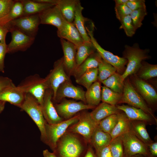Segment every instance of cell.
Listing matches in <instances>:
<instances>
[{"instance_id": "obj_24", "label": "cell", "mask_w": 157, "mask_h": 157, "mask_svg": "<svg viewBox=\"0 0 157 157\" xmlns=\"http://www.w3.org/2000/svg\"><path fill=\"white\" fill-rule=\"evenodd\" d=\"M111 140L110 134L102 131L98 125L91 137L90 142L97 151L109 145Z\"/></svg>"}, {"instance_id": "obj_41", "label": "cell", "mask_w": 157, "mask_h": 157, "mask_svg": "<svg viewBox=\"0 0 157 157\" xmlns=\"http://www.w3.org/2000/svg\"><path fill=\"white\" fill-rule=\"evenodd\" d=\"M14 0H0V24H7L6 19L8 15Z\"/></svg>"}, {"instance_id": "obj_34", "label": "cell", "mask_w": 157, "mask_h": 157, "mask_svg": "<svg viewBox=\"0 0 157 157\" xmlns=\"http://www.w3.org/2000/svg\"><path fill=\"white\" fill-rule=\"evenodd\" d=\"M98 74V67L90 69L76 79V82L87 90L93 83L97 81Z\"/></svg>"}, {"instance_id": "obj_6", "label": "cell", "mask_w": 157, "mask_h": 157, "mask_svg": "<svg viewBox=\"0 0 157 157\" xmlns=\"http://www.w3.org/2000/svg\"><path fill=\"white\" fill-rule=\"evenodd\" d=\"M24 93L33 96L41 106L46 90L49 89L44 78L35 74L28 76L17 86Z\"/></svg>"}, {"instance_id": "obj_48", "label": "cell", "mask_w": 157, "mask_h": 157, "mask_svg": "<svg viewBox=\"0 0 157 157\" xmlns=\"http://www.w3.org/2000/svg\"><path fill=\"white\" fill-rule=\"evenodd\" d=\"M9 29L7 25H3L0 24V44L6 43V38Z\"/></svg>"}, {"instance_id": "obj_40", "label": "cell", "mask_w": 157, "mask_h": 157, "mask_svg": "<svg viewBox=\"0 0 157 157\" xmlns=\"http://www.w3.org/2000/svg\"><path fill=\"white\" fill-rule=\"evenodd\" d=\"M118 121L117 114L111 115L101 120L98 126L104 132L110 134Z\"/></svg>"}, {"instance_id": "obj_19", "label": "cell", "mask_w": 157, "mask_h": 157, "mask_svg": "<svg viewBox=\"0 0 157 157\" xmlns=\"http://www.w3.org/2000/svg\"><path fill=\"white\" fill-rule=\"evenodd\" d=\"M40 24H49L59 28L65 19L57 5L49 8L38 14Z\"/></svg>"}, {"instance_id": "obj_39", "label": "cell", "mask_w": 157, "mask_h": 157, "mask_svg": "<svg viewBox=\"0 0 157 157\" xmlns=\"http://www.w3.org/2000/svg\"><path fill=\"white\" fill-rule=\"evenodd\" d=\"M109 147L112 157H123L124 149L121 136L112 140Z\"/></svg>"}, {"instance_id": "obj_36", "label": "cell", "mask_w": 157, "mask_h": 157, "mask_svg": "<svg viewBox=\"0 0 157 157\" xmlns=\"http://www.w3.org/2000/svg\"><path fill=\"white\" fill-rule=\"evenodd\" d=\"M97 81L101 83L113 74L117 72L115 68L102 59L98 67Z\"/></svg>"}, {"instance_id": "obj_15", "label": "cell", "mask_w": 157, "mask_h": 157, "mask_svg": "<svg viewBox=\"0 0 157 157\" xmlns=\"http://www.w3.org/2000/svg\"><path fill=\"white\" fill-rule=\"evenodd\" d=\"M85 93L83 90L74 85L69 80L64 82L60 85L52 100L58 102L64 98L68 97L86 102Z\"/></svg>"}, {"instance_id": "obj_4", "label": "cell", "mask_w": 157, "mask_h": 157, "mask_svg": "<svg viewBox=\"0 0 157 157\" xmlns=\"http://www.w3.org/2000/svg\"><path fill=\"white\" fill-rule=\"evenodd\" d=\"M126 103L131 106L140 108L154 118L157 123V119L153 110L137 91L129 78L124 80V85L122 97L119 103Z\"/></svg>"}, {"instance_id": "obj_53", "label": "cell", "mask_w": 157, "mask_h": 157, "mask_svg": "<svg viewBox=\"0 0 157 157\" xmlns=\"http://www.w3.org/2000/svg\"><path fill=\"white\" fill-rule=\"evenodd\" d=\"M115 6L126 4L128 0H115Z\"/></svg>"}, {"instance_id": "obj_42", "label": "cell", "mask_w": 157, "mask_h": 157, "mask_svg": "<svg viewBox=\"0 0 157 157\" xmlns=\"http://www.w3.org/2000/svg\"><path fill=\"white\" fill-rule=\"evenodd\" d=\"M119 21L121 24L119 28L124 29L127 36L132 37L135 34L136 30L133 26L130 15L122 18Z\"/></svg>"}, {"instance_id": "obj_43", "label": "cell", "mask_w": 157, "mask_h": 157, "mask_svg": "<svg viewBox=\"0 0 157 157\" xmlns=\"http://www.w3.org/2000/svg\"><path fill=\"white\" fill-rule=\"evenodd\" d=\"M115 10L116 17L119 21L122 18L130 15L132 12L126 4L115 6Z\"/></svg>"}, {"instance_id": "obj_50", "label": "cell", "mask_w": 157, "mask_h": 157, "mask_svg": "<svg viewBox=\"0 0 157 157\" xmlns=\"http://www.w3.org/2000/svg\"><path fill=\"white\" fill-rule=\"evenodd\" d=\"M84 157H97L91 147H89Z\"/></svg>"}, {"instance_id": "obj_5", "label": "cell", "mask_w": 157, "mask_h": 157, "mask_svg": "<svg viewBox=\"0 0 157 157\" xmlns=\"http://www.w3.org/2000/svg\"><path fill=\"white\" fill-rule=\"evenodd\" d=\"M79 116L80 114L55 124H50L46 122L45 143L53 151L54 150L59 139L65 133L69 127L78 122Z\"/></svg>"}, {"instance_id": "obj_9", "label": "cell", "mask_w": 157, "mask_h": 157, "mask_svg": "<svg viewBox=\"0 0 157 157\" xmlns=\"http://www.w3.org/2000/svg\"><path fill=\"white\" fill-rule=\"evenodd\" d=\"M121 136L124 156L132 157L136 155L149 156L147 146L130 131Z\"/></svg>"}, {"instance_id": "obj_38", "label": "cell", "mask_w": 157, "mask_h": 157, "mask_svg": "<svg viewBox=\"0 0 157 157\" xmlns=\"http://www.w3.org/2000/svg\"><path fill=\"white\" fill-rule=\"evenodd\" d=\"M147 15L146 7L132 11L130 16L135 30L142 25V21Z\"/></svg>"}, {"instance_id": "obj_1", "label": "cell", "mask_w": 157, "mask_h": 157, "mask_svg": "<svg viewBox=\"0 0 157 157\" xmlns=\"http://www.w3.org/2000/svg\"><path fill=\"white\" fill-rule=\"evenodd\" d=\"M124 48L123 57L127 60L128 62L124 72L121 75L124 80L129 76L136 74L141 67L142 62L151 58L149 55V50L141 49L137 43L132 46L126 45Z\"/></svg>"}, {"instance_id": "obj_56", "label": "cell", "mask_w": 157, "mask_h": 157, "mask_svg": "<svg viewBox=\"0 0 157 157\" xmlns=\"http://www.w3.org/2000/svg\"><path fill=\"white\" fill-rule=\"evenodd\" d=\"M123 157H126L125 156H124Z\"/></svg>"}, {"instance_id": "obj_27", "label": "cell", "mask_w": 157, "mask_h": 157, "mask_svg": "<svg viewBox=\"0 0 157 157\" xmlns=\"http://www.w3.org/2000/svg\"><path fill=\"white\" fill-rule=\"evenodd\" d=\"M117 122L110 133L112 140L130 131L131 121L125 113L122 112L117 114Z\"/></svg>"}, {"instance_id": "obj_11", "label": "cell", "mask_w": 157, "mask_h": 157, "mask_svg": "<svg viewBox=\"0 0 157 157\" xmlns=\"http://www.w3.org/2000/svg\"><path fill=\"white\" fill-rule=\"evenodd\" d=\"M98 125L92 119L90 113L84 112L80 114L78 121L69 127V130L73 133L81 135L86 141L90 142L91 137Z\"/></svg>"}, {"instance_id": "obj_12", "label": "cell", "mask_w": 157, "mask_h": 157, "mask_svg": "<svg viewBox=\"0 0 157 157\" xmlns=\"http://www.w3.org/2000/svg\"><path fill=\"white\" fill-rule=\"evenodd\" d=\"M130 76V81L147 104L149 106L156 105L157 92L155 88L147 81L138 78L135 74Z\"/></svg>"}, {"instance_id": "obj_32", "label": "cell", "mask_w": 157, "mask_h": 157, "mask_svg": "<svg viewBox=\"0 0 157 157\" xmlns=\"http://www.w3.org/2000/svg\"><path fill=\"white\" fill-rule=\"evenodd\" d=\"M101 83L104 86L113 91L122 94L124 88V80L122 78L121 74L116 72Z\"/></svg>"}, {"instance_id": "obj_3", "label": "cell", "mask_w": 157, "mask_h": 157, "mask_svg": "<svg viewBox=\"0 0 157 157\" xmlns=\"http://www.w3.org/2000/svg\"><path fill=\"white\" fill-rule=\"evenodd\" d=\"M19 108L26 112L35 124L40 131L41 140L45 143L46 122L39 104L31 94L26 93L24 100Z\"/></svg>"}, {"instance_id": "obj_7", "label": "cell", "mask_w": 157, "mask_h": 157, "mask_svg": "<svg viewBox=\"0 0 157 157\" xmlns=\"http://www.w3.org/2000/svg\"><path fill=\"white\" fill-rule=\"evenodd\" d=\"M88 34L90 37L91 41L95 47L96 51L99 53L101 58L105 61L110 64L115 69L117 73L122 75L124 72L126 65L128 61L126 59L113 54L111 52L105 50L99 44L94 37L93 31L85 27Z\"/></svg>"}, {"instance_id": "obj_10", "label": "cell", "mask_w": 157, "mask_h": 157, "mask_svg": "<svg viewBox=\"0 0 157 157\" xmlns=\"http://www.w3.org/2000/svg\"><path fill=\"white\" fill-rule=\"evenodd\" d=\"M44 78L49 89L52 92L53 98L60 85L64 82L70 80L65 71L63 57L55 62L53 68Z\"/></svg>"}, {"instance_id": "obj_51", "label": "cell", "mask_w": 157, "mask_h": 157, "mask_svg": "<svg viewBox=\"0 0 157 157\" xmlns=\"http://www.w3.org/2000/svg\"><path fill=\"white\" fill-rule=\"evenodd\" d=\"M36 1L50 4L53 5L57 4L58 0H35Z\"/></svg>"}, {"instance_id": "obj_22", "label": "cell", "mask_w": 157, "mask_h": 157, "mask_svg": "<svg viewBox=\"0 0 157 157\" xmlns=\"http://www.w3.org/2000/svg\"><path fill=\"white\" fill-rule=\"evenodd\" d=\"M121 111L115 106L102 102L95 107L90 114L92 119L99 124L104 119L111 115L117 114Z\"/></svg>"}, {"instance_id": "obj_20", "label": "cell", "mask_w": 157, "mask_h": 157, "mask_svg": "<svg viewBox=\"0 0 157 157\" xmlns=\"http://www.w3.org/2000/svg\"><path fill=\"white\" fill-rule=\"evenodd\" d=\"M25 93L14 85L0 91V101L8 102L19 108L23 103Z\"/></svg>"}, {"instance_id": "obj_16", "label": "cell", "mask_w": 157, "mask_h": 157, "mask_svg": "<svg viewBox=\"0 0 157 157\" xmlns=\"http://www.w3.org/2000/svg\"><path fill=\"white\" fill-rule=\"evenodd\" d=\"M53 93L48 89L45 92L43 103L40 106L46 122L50 124H56L63 121L58 115L52 102Z\"/></svg>"}, {"instance_id": "obj_2", "label": "cell", "mask_w": 157, "mask_h": 157, "mask_svg": "<svg viewBox=\"0 0 157 157\" xmlns=\"http://www.w3.org/2000/svg\"><path fill=\"white\" fill-rule=\"evenodd\" d=\"M84 150L78 138L71 132H65L58 141L53 152L57 157H81Z\"/></svg>"}, {"instance_id": "obj_45", "label": "cell", "mask_w": 157, "mask_h": 157, "mask_svg": "<svg viewBox=\"0 0 157 157\" xmlns=\"http://www.w3.org/2000/svg\"><path fill=\"white\" fill-rule=\"evenodd\" d=\"M7 53V45L6 43L0 44V72H4V59Z\"/></svg>"}, {"instance_id": "obj_21", "label": "cell", "mask_w": 157, "mask_h": 157, "mask_svg": "<svg viewBox=\"0 0 157 157\" xmlns=\"http://www.w3.org/2000/svg\"><path fill=\"white\" fill-rule=\"evenodd\" d=\"M116 106L125 113L130 121H141L146 123H151L154 120L151 116L140 109L124 104Z\"/></svg>"}, {"instance_id": "obj_47", "label": "cell", "mask_w": 157, "mask_h": 157, "mask_svg": "<svg viewBox=\"0 0 157 157\" xmlns=\"http://www.w3.org/2000/svg\"><path fill=\"white\" fill-rule=\"evenodd\" d=\"M14 85L10 78L0 76V91L6 87Z\"/></svg>"}, {"instance_id": "obj_33", "label": "cell", "mask_w": 157, "mask_h": 157, "mask_svg": "<svg viewBox=\"0 0 157 157\" xmlns=\"http://www.w3.org/2000/svg\"><path fill=\"white\" fill-rule=\"evenodd\" d=\"M138 77L147 81L157 76V65L143 61L138 71L135 74Z\"/></svg>"}, {"instance_id": "obj_35", "label": "cell", "mask_w": 157, "mask_h": 157, "mask_svg": "<svg viewBox=\"0 0 157 157\" xmlns=\"http://www.w3.org/2000/svg\"><path fill=\"white\" fill-rule=\"evenodd\" d=\"M122 94L115 92L109 88L104 86L101 89V101L103 102L116 106L119 103Z\"/></svg>"}, {"instance_id": "obj_49", "label": "cell", "mask_w": 157, "mask_h": 157, "mask_svg": "<svg viewBox=\"0 0 157 157\" xmlns=\"http://www.w3.org/2000/svg\"><path fill=\"white\" fill-rule=\"evenodd\" d=\"M147 147L149 148V152L153 156H157V142H155L147 145Z\"/></svg>"}, {"instance_id": "obj_26", "label": "cell", "mask_w": 157, "mask_h": 157, "mask_svg": "<svg viewBox=\"0 0 157 157\" xmlns=\"http://www.w3.org/2000/svg\"><path fill=\"white\" fill-rule=\"evenodd\" d=\"M78 0H58L57 4L61 13L65 20L73 22L77 5Z\"/></svg>"}, {"instance_id": "obj_31", "label": "cell", "mask_w": 157, "mask_h": 157, "mask_svg": "<svg viewBox=\"0 0 157 157\" xmlns=\"http://www.w3.org/2000/svg\"><path fill=\"white\" fill-rule=\"evenodd\" d=\"M96 51V49L91 41H84L78 46L76 47V68L80 65L89 56Z\"/></svg>"}, {"instance_id": "obj_14", "label": "cell", "mask_w": 157, "mask_h": 157, "mask_svg": "<svg viewBox=\"0 0 157 157\" xmlns=\"http://www.w3.org/2000/svg\"><path fill=\"white\" fill-rule=\"evenodd\" d=\"M54 105L59 116L66 119L73 117L80 111L94 108L96 107L81 102L67 100H64L60 103Z\"/></svg>"}, {"instance_id": "obj_52", "label": "cell", "mask_w": 157, "mask_h": 157, "mask_svg": "<svg viewBox=\"0 0 157 157\" xmlns=\"http://www.w3.org/2000/svg\"><path fill=\"white\" fill-rule=\"evenodd\" d=\"M43 157H57L53 152H51L47 149L43 151Z\"/></svg>"}, {"instance_id": "obj_18", "label": "cell", "mask_w": 157, "mask_h": 157, "mask_svg": "<svg viewBox=\"0 0 157 157\" xmlns=\"http://www.w3.org/2000/svg\"><path fill=\"white\" fill-rule=\"evenodd\" d=\"M60 41L64 56L63 63L65 70L69 74H73L76 67V47L72 43L60 39Z\"/></svg>"}, {"instance_id": "obj_37", "label": "cell", "mask_w": 157, "mask_h": 157, "mask_svg": "<svg viewBox=\"0 0 157 157\" xmlns=\"http://www.w3.org/2000/svg\"><path fill=\"white\" fill-rule=\"evenodd\" d=\"M24 11V6L22 0H14L6 19L7 24L11 21L23 16Z\"/></svg>"}, {"instance_id": "obj_29", "label": "cell", "mask_w": 157, "mask_h": 157, "mask_svg": "<svg viewBox=\"0 0 157 157\" xmlns=\"http://www.w3.org/2000/svg\"><path fill=\"white\" fill-rule=\"evenodd\" d=\"M24 6V15L38 14L47 9L55 5L41 3L35 0H22Z\"/></svg>"}, {"instance_id": "obj_25", "label": "cell", "mask_w": 157, "mask_h": 157, "mask_svg": "<svg viewBox=\"0 0 157 157\" xmlns=\"http://www.w3.org/2000/svg\"><path fill=\"white\" fill-rule=\"evenodd\" d=\"M146 123L141 121H131L130 131L147 146L153 142L146 128Z\"/></svg>"}, {"instance_id": "obj_17", "label": "cell", "mask_w": 157, "mask_h": 157, "mask_svg": "<svg viewBox=\"0 0 157 157\" xmlns=\"http://www.w3.org/2000/svg\"><path fill=\"white\" fill-rule=\"evenodd\" d=\"M57 34L60 38L74 44L77 47L84 42L73 22L65 20L61 27L57 29Z\"/></svg>"}, {"instance_id": "obj_8", "label": "cell", "mask_w": 157, "mask_h": 157, "mask_svg": "<svg viewBox=\"0 0 157 157\" xmlns=\"http://www.w3.org/2000/svg\"><path fill=\"white\" fill-rule=\"evenodd\" d=\"M40 21L38 14L23 16L11 21L7 24L10 28L16 29L26 35L35 38Z\"/></svg>"}, {"instance_id": "obj_23", "label": "cell", "mask_w": 157, "mask_h": 157, "mask_svg": "<svg viewBox=\"0 0 157 157\" xmlns=\"http://www.w3.org/2000/svg\"><path fill=\"white\" fill-rule=\"evenodd\" d=\"M102 59L96 51L90 55L75 69L73 74L76 79L80 77L88 70L98 67Z\"/></svg>"}, {"instance_id": "obj_28", "label": "cell", "mask_w": 157, "mask_h": 157, "mask_svg": "<svg viewBox=\"0 0 157 157\" xmlns=\"http://www.w3.org/2000/svg\"><path fill=\"white\" fill-rule=\"evenodd\" d=\"M83 9L79 1L76 6L73 23L80 33L84 41L89 42L91 41V40L85 25V22L87 19L83 16L82 14Z\"/></svg>"}, {"instance_id": "obj_55", "label": "cell", "mask_w": 157, "mask_h": 157, "mask_svg": "<svg viewBox=\"0 0 157 157\" xmlns=\"http://www.w3.org/2000/svg\"><path fill=\"white\" fill-rule=\"evenodd\" d=\"M132 157H144L143 156H142V155H134Z\"/></svg>"}, {"instance_id": "obj_13", "label": "cell", "mask_w": 157, "mask_h": 157, "mask_svg": "<svg viewBox=\"0 0 157 157\" xmlns=\"http://www.w3.org/2000/svg\"><path fill=\"white\" fill-rule=\"evenodd\" d=\"M12 40L7 45V53H13L18 51L27 50L33 43L35 38L26 35L15 28H11Z\"/></svg>"}, {"instance_id": "obj_44", "label": "cell", "mask_w": 157, "mask_h": 157, "mask_svg": "<svg viewBox=\"0 0 157 157\" xmlns=\"http://www.w3.org/2000/svg\"><path fill=\"white\" fill-rule=\"evenodd\" d=\"M126 5L132 11L146 7L144 0H128Z\"/></svg>"}, {"instance_id": "obj_54", "label": "cell", "mask_w": 157, "mask_h": 157, "mask_svg": "<svg viewBox=\"0 0 157 157\" xmlns=\"http://www.w3.org/2000/svg\"><path fill=\"white\" fill-rule=\"evenodd\" d=\"M6 102L0 101V114L3 110L6 104Z\"/></svg>"}, {"instance_id": "obj_46", "label": "cell", "mask_w": 157, "mask_h": 157, "mask_svg": "<svg viewBox=\"0 0 157 157\" xmlns=\"http://www.w3.org/2000/svg\"><path fill=\"white\" fill-rule=\"evenodd\" d=\"M96 151L97 157H112L109 145L104 147Z\"/></svg>"}, {"instance_id": "obj_30", "label": "cell", "mask_w": 157, "mask_h": 157, "mask_svg": "<svg viewBox=\"0 0 157 157\" xmlns=\"http://www.w3.org/2000/svg\"><path fill=\"white\" fill-rule=\"evenodd\" d=\"M101 83L96 81L85 92V98L88 104L96 107L99 104L101 101Z\"/></svg>"}]
</instances>
